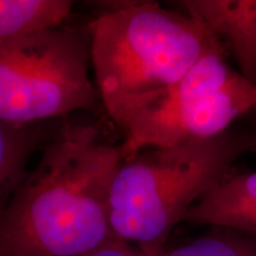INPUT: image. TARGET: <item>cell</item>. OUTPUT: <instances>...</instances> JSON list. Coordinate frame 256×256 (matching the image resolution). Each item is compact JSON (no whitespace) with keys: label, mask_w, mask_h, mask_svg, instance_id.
I'll list each match as a JSON object with an SVG mask.
<instances>
[{"label":"cell","mask_w":256,"mask_h":256,"mask_svg":"<svg viewBox=\"0 0 256 256\" xmlns=\"http://www.w3.org/2000/svg\"><path fill=\"white\" fill-rule=\"evenodd\" d=\"M255 107H256V106H255Z\"/></svg>","instance_id":"obj_12"},{"label":"cell","mask_w":256,"mask_h":256,"mask_svg":"<svg viewBox=\"0 0 256 256\" xmlns=\"http://www.w3.org/2000/svg\"><path fill=\"white\" fill-rule=\"evenodd\" d=\"M121 160L96 127L64 126L0 217V256H84L115 241L108 200Z\"/></svg>","instance_id":"obj_1"},{"label":"cell","mask_w":256,"mask_h":256,"mask_svg":"<svg viewBox=\"0 0 256 256\" xmlns=\"http://www.w3.org/2000/svg\"><path fill=\"white\" fill-rule=\"evenodd\" d=\"M162 256H256V243L229 238H202Z\"/></svg>","instance_id":"obj_10"},{"label":"cell","mask_w":256,"mask_h":256,"mask_svg":"<svg viewBox=\"0 0 256 256\" xmlns=\"http://www.w3.org/2000/svg\"><path fill=\"white\" fill-rule=\"evenodd\" d=\"M84 256H148L133 246L127 244L119 240L110 242L104 247L96 249Z\"/></svg>","instance_id":"obj_11"},{"label":"cell","mask_w":256,"mask_h":256,"mask_svg":"<svg viewBox=\"0 0 256 256\" xmlns=\"http://www.w3.org/2000/svg\"><path fill=\"white\" fill-rule=\"evenodd\" d=\"M88 37L96 90L118 127L222 46L191 16L156 2H113L90 22Z\"/></svg>","instance_id":"obj_2"},{"label":"cell","mask_w":256,"mask_h":256,"mask_svg":"<svg viewBox=\"0 0 256 256\" xmlns=\"http://www.w3.org/2000/svg\"><path fill=\"white\" fill-rule=\"evenodd\" d=\"M184 220L256 236V172L224 179L188 210Z\"/></svg>","instance_id":"obj_7"},{"label":"cell","mask_w":256,"mask_h":256,"mask_svg":"<svg viewBox=\"0 0 256 256\" xmlns=\"http://www.w3.org/2000/svg\"><path fill=\"white\" fill-rule=\"evenodd\" d=\"M72 6L68 0H0V44L60 26L70 16Z\"/></svg>","instance_id":"obj_8"},{"label":"cell","mask_w":256,"mask_h":256,"mask_svg":"<svg viewBox=\"0 0 256 256\" xmlns=\"http://www.w3.org/2000/svg\"><path fill=\"white\" fill-rule=\"evenodd\" d=\"M37 140L28 127L0 122V217L26 174V162Z\"/></svg>","instance_id":"obj_9"},{"label":"cell","mask_w":256,"mask_h":256,"mask_svg":"<svg viewBox=\"0 0 256 256\" xmlns=\"http://www.w3.org/2000/svg\"><path fill=\"white\" fill-rule=\"evenodd\" d=\"M248 148L246 138L224 132L209 139L150 147L121 160L108 200L115 238L148 256H162L174 226L222 183Z\"/></svg>","instance_id":"obj_3"},{"label":"cell","mask_w":256,"mask_h":256,"mask_svg":"<svg viewBox=\"0 0 256 256\" xmlns=\"http://www.w3.org/2000/svg\"><path fill=\"white\" fill-rule=\"evenodd\" d=\"M223 46L206 52L177 83L150 98L119 127L122 159L150 147L209 139L256 106V87L234 72Z\"/></svg>","instance_id":"obj_5"},{"label":"cell","mask_w":256,"mask_h":256,"mask_svg":"<svg viewBox=\"0 0 256 256\" xmlns=\"http://www.w3.org/2000/svg\"><path fill=\"white\" fill-rule=\"evenodd\" d=\"M89 37L66 26L31 32L0 44V122L16 127L94 110Z\"/></svg>","instance_id":"obj_4"},{"label":"cell","mask_w":256,"mask_h":256,"mask_svg":"<svg viewBox=\"0 0 256 256\" xmlns=\"http://www.w3.org/2000/svg\"><path fill=\"white\" fill-rule=\"evenodd\" d=\"M180 6L226 43L240 75L256 87V0H185Z\"/></svg>","instance_id":"obj_6"}]
</instances>
